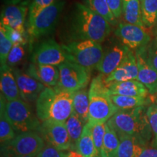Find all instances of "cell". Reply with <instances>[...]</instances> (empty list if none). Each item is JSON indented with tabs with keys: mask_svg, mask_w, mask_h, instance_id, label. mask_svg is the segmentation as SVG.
<instances>
[{
	"mask_svg": "<svg viewBox=\"0 0 157 157\" xmlns=\"http://www.w3.org/2000/svg\"><path fill=\"white\" fill-rule=\"evenodd\" d=\"M69 42L93 40L102 43L111 32V25L84 4L74 5L67 25Z\"/></svg>",
	"mask_w": 157,
	"mask_h": 157,
	"instance_id": "obj_1",
	"label": "cell"
},
{
	"mask_svg": "<svg viewBox=\"0 0 157 157\" xmlns=\"http://www.w3.org/2000/svg\"><path fill=\"white\" fill-rule=\"evenodd\" d=\"M74 93L59 86L45 87L36 101V114L41 122H66L74 111Z\"/></svg>",
	"mask_w": 157,
	"mask_h": 157,
	"instance_id": "obj_2",
	"label": "cell"
},
{
	"mask_svg": "<svg viewBox=\"0 0 157 157\" xmlns=\"http://www.w3.org/2000/svg\"><path fill=\"white\" fill-rule=\"evenodd\" d=\"M107 122L117 134L135 137L146 146L151 143L153 134L147 117L146 106L119 110Z\"/></svg>",
	"mask_w": 157,
	"mask_h": 157,
	"instance_id": "obj_3",
	"label": "cell"
},
{
	"mask_svg": "<svg viewBox=\"0 0 157 157\" xmlns=\"http://www.w3.org/2000/svg\"><path fill=\"white\" fill-rule=\"evenodd\" d=\"M103 74L92 80L89 89V120L91 125L106 123L119 111L111 100L109 87L104 82Z\"/></svg>",
	"mask_w": 157,
	"mask_h": 157,
	"instance_id": "obj_4",
	"label": "cell"
},
{
	"mask_svg": "<svg viewBox=\"0 0 157 157\" xmlns=\"http://www.w3.org/2000/svg\"><path fill=\"white\" fill-rule=\"evenodd\" d=\"M5 113L15 132L19 133L38 132L41 122L29 103L22 99L7 101Z\"/></svg>",
	"mask_w": 157,
	"mask_h": 157,
	"instance_id": "obj_5",
	"label": "cell"
},
{
	"mask_svg": "<svg viewBox=\"0 0 157 157\" xmlns=\"http://www.w3.org/2000/svg\"><path fill=\"white\" fill-rule=\"evenodd\" d=\"M73 63H76L90 71L97 68L104 55L101 43L93 40L68 42L62 44Z\"/></svg>",
	"mask_w": 157,
	"mask_h": 157,
	"instance_id": "obj_6",
	"label": "cell"
},
{
	"mask_svg": "<svg viewBox=\"0 0 157 157\" xmlns=\"http://www.w3.org/2000/svg\"><path fill=\"white\" fill-rule=\"evenodd\" d=\"M45 145L42 137L37 132L18 134L6 144L2 146L5 157H25L36 156Z\"/></svg>",
	"mask_w": 157,
	"mask_h": 157,
	"instance_id": "obj_7",
	"label": "cell"
},
{
	"mask_svg": "<svg viewBox=\"0 0 157 157\" xmlns=\"http://www.w3.org/2000/svg\"><path fill=\"white\" fill-rule=\"evenodd\" d=\"M64 0H56L27 25V33L31 40L48 36L56 29L65 7Z\"/></svg>",
	"mask_w": 157,
	"mask_h": 157,
	"instance_id": "obj_8",
	"label": "cell"
},
{
	"mask_svg": "<svg viewBox=\"0 0 157 157\" xmlns=\"http://www.w3.org/2000/svg\"><path fill=\"white\" fill-rule=\"evenodd\" d=\"M32 63L35 64L58 66L66 62H72L63 45L52 39H45L35 48L32 53Z\"/></svg>",
	"mask_w": 157,
	"mask_h": 157,
	"instance_id": "obj_9",
	"label": "cell"
},
{
	"mask_svg": "<svg viewBox=\"0 0 157 157\" xmlns=\"http://www.w3.org/2000/svg\"><path fill=\"white\" fill-rule=\"evenodd\" d=\"M60 78L58 86L72 93L84 89L90 80V71L76 63L66 62L58 66Z\"/></svg>",
	"mask_w": 157,
	"mask_h": 157,
	"instance_id": "obj_10",
	"label": "cell"
},
{
	"mask_svg": "<svg viewBox=\"0 0 157 157\" xmlns=\"http://www.w3.org/2000/svg\"><path fill=\"white\" fill-rule=\"evenodd\" d=\"M37 132L48 143L61 151H71V141L65 122L43 121Z\"/></svg>",
	"mask_w": 157,
	"mask_h": 157,
	"instance_id": "obj_11",
	"label": "cell"
},
{
	"mask_svg": "<svg viewBox=\"0 0 157 157\" xmlns=\"http://www.w3.org/2000/svg\"><path fill=\"white\" fill-rule=\"evenodd\" d=\"M115 35L121 41V43L130 50H137L146 48L151 40L150 34L144 27L126 22L118 25Z\"/></svg>",
	"mask_w": 157,
	"mask_h": 157,
	"instance_id": "obj_12",
	"label": "cell"
},
{
	"mask_svg": "<svg viewBox=\"0 0 157 157\" xmlns=\"http://www.w3.org/2000/svg\"><path fill=\"white\" fill-rule=\"evenodd\" d=\"M146 48L135 50L138 76L137 81L148 89L150 95L157 94V71L148 62L146 56Z\"/></svg>",
	"mask_w": 157,
	"mask_h": 157,
	"instance_id": "obj_13",
	"label": "cell"
},
{
	"mask_svg": "<svg viewBox=\"0 0 157 157\" xmlns=\"http://www.w3.org/2000/svg\"><path fill=\"white\" fill-rule=\"evenodd\" d=\"M13 69L21 99L27 103L36 101L39 96L46 87L29 76L25 71L17 68H13Z\"/></svg>",
	"mask_w": 157,
	"mask_h": 157,
	"instance_id": "obj_14",
	"label": "cell"
},
{
	"mask_svg": "<svg viewBox=\"0 0 157 157\" xmlns=\"http://www.w3.org/2000/svg\"><path fill=\"white\" fill-rule=\"evenodd\" d=\"M25 4L19 5H5L1 11L0 24L10 27L25 35V21L29 7Z\"/></svg>",
	"mask_w": 157,
	"mask_h": 157,
	"instance_id": "obj_15",
	"label": "cell"
},
{
	"mask_svg": "<svg viewBox=\"0 0 157 157\" xmlns=\"http://www.w3.org/2000/svg\"><path fill=\"white\" fill-rule=\"evenodd\" d=\"M129 50L130 49L122 43L111 45L105 52H104L103 58L96 69L105 76L110 75L119 67Z\"/></svg>",
	"mask_w": 157,
	"mask_h": 157,
	"instance_id": "obj_16",
	"label": "cell"
},
{
	"mask_svg": "<svg viewBox=\"0 0 157 157\" xmlns=\"http://www.w3.org/2000/svg\"><path fill=\"white\" fill-rule=\"evenodd\" d=\"M137 76L138 68L136 58L134 52L130 50L119 67L110 75L104 77V82L109 86L117 82L137 80Z\"/></svg>",
	"mask_w": 157,
	"mask_h": 157,
	"instance_id": "obj_17",
	"label": "cell"
},
{
	"mask_svg": "<svg viewBox=\"0 0 157 157\" xmlns=\"http://www.w3.org/2000/svg\"><path fill=\"white\" fill-rule=\"evenodd\" d=\"M25 72L47 87H56L60 78L59 68L55 66L31 63L28 66Z\"/></svg>",
	"mask_w": 157,
	"mask_h": 157,
	"instance_id": "obj_18",
	"label": "cell"
},
{
	"mask_svg": "<svg viewBox=\"0 0 157 157\" xmlns=\"http://www.w3.org/2000/svg\"><path fill=\"white\" fill-rule=\"evenodd\" d=\"M0 89L1 95L7 101L21 99L13 68L7 64L1 66L0 68Z\"/></svg>",
	"mask_w": 157,
	"mask_h": 157,
	"instance_id": "obj_19",
	"label": "cell"
},
{
	"mask_svg": "<svg viewBox=\"0 0 157 157\" xmlns=\"http://www.w3.org/2000/svg\"><path fill=\"white\" fill-rule=\"evenodd\" d=\"M107 87H109L111 95L147 98L149 95L148 89L137 80L117 82L110 84Z\"/></svg>",
	"mask_w": 157,
	"mask_h": 157,
	"instance_id": "obj_20",
	"label": "cell"
},
{
	"mask_svg": "<svg viewBox=\"0 0 157 157\" xmlns=\"http://www.w3.org/2000/svg\"><path fill=\"white\" fill-rule=\"evenodd\" d=\"M120 140L115 157H139L146 145L137 137L124 134H118Z\"/></svg>",
	"mask_w": 157,
	"mask_h": 157,
	"instance_id": "obj_21",
	"label": "cell"
},
{
	"mask_svg": "<svg viewBox=\"0 0 157 157\" xmlns=\"http://www.w3.org/2000/svg\"><path fill=\"white\" fill-rule=\"evenodd\" d=\"M75 151L83 157H101L95 148L92 134V127L90 123L84 125L83 132L78 139Z\"/></svg>",
	"mask_w": 157,
	"mask_h": 157,
	"instance_id": "obj_22",
	"label": "cell"
},
{
	"mask_svg": "<svg viewBox=\"0 0 157 157\" xmlns=\"http://www.w3.org/2000/svg\"><path fill=\"white\" fill-rule=\"evenodd\" d=\"M122 15L126 23L146 28L141 16V0H122Z\"/></svg>",
	"mask_w": 157,
	"mask_h": 157,
	"instance_id": "obj_23",
	"label": "cell"
},
{
	"mask_svg": "<svg viewBox=\"0 0 157 157\" xmlns=\"http://www.w3.org/2000/svg\"><path fill=\"white\" fill-rule=\"evenodd\" d=\"M89 90H87V88L85 87L74 93V111L86 124L89 120Z\"/></svg>",
	"mask_w": 157,
	"mask_h": 157,
	"instance_id": "obj_24",
	"label": "cell"
},
{
	"mask_svg": "<svg viewBox=\"0 0 157 157\" xmlns=\"http://www.w3.org/2000/svg\"><path fill=\"white\" fill-rule=\"evenodd\" d=\"M119 135L109 123L105 124V132L104 136L103 146L101 150V157H115L119 148Z\"/></svg>",
	"mask_w": 157,
	"mask_h": 157,
	"instance_id": "obj_25",
	"label": "cell"
},
{
	"mask_svg": "<svg viewBox=\"0 0 157 157\" xmlns=\"http://www.w3.org/2000/svg\"><path fill=\"white\" fill-rule=\"evenodd\" d=\"M7 101L1 95L0 99V140L2 146L15 138V131L7 119L5 113V104Z\"/></svg>",
	"mask_w": 157,
	"mask_h": 157,
	"instance_id": "obj_26",
	"label": "cell"
},
{
	"mask_svg": "<svg viewBox=\"0 0 157 157\" xmlns=\"http://www.w3.org/2000/svg\"><path fill=\"white\" fill-rule=\"evenodd\" d=\"M65 123L71 141V151H75L78 139L81 137L86 123H84L74 111L72 112Z\"/></svg>",
	"mask_w": 157,
	"mask_h": 157,
	"instance_id": "obj_27",
	"label": "cell"
},
{
	"mask_svg": "<svg viewBox=\"0 0 157 157\" xmlns=\"http://www.w3.org/2000/svg\"><path fill=\"white\" fill-rule=\"evenodd\" d=\"M83 4L92 11L106 20L111 25H115L117 23V19L111 13L107 0H83Z\"/></svg>",
	"mask_w": 157,
	"mask_h": 157,
	"instance_id": "obj_28",
	"label": "cell"
},
{
	"mask_svg": "<svg viewBox=\"0 0 157 157\" xmlns=\"http://www.w3.org/2000/svg\"><path fill=\"white\" fill-rule=\"evenodd\" d=\"M141 16L145 27L157 25V0H141Z\"/></svg>",
	"mask_w": 157,
	"mask_h": 157,
	"instance_id": "obj_29",
	"label": "cell"
},
{
	"mask_svg": "<svg viewBox=\"0 0 157 157\" xmlns=\"http://www.w3.org/2000/svg\"><path fill=\"white\" fill-rule=\"evenodd\" d=\"M113 103L119 110L132 109L135 108L146 106L150 103V100L147 98L131 97L124 95H111Z\"/></svg>",
	"mask_w": 157,
	"mask_h": 157,
	"instance_id": "obj_30",
	"label": "cell"
},
{
	"mask_svg": "<svg viewBox=\"0 0 157 157\" xmlns=\"http://www.w3.org/2000/svg\"><path fill=\"white\" fill-rule=\"evenodd\" d=\"M56 1V0H32L29 7V18L27 25L32 23L41 12L50 6Z\"/></svg>",
	"mask_w": 157,
	"mask_h": 157,
	"instance_id": "obj_31",
	"label": "cell"
},
{
	"mask_svg": "<svg viewBox=\"0 0 157 157\" xmlns=\"http://www.w3.org/2000/svg\"><path fill=\"white\" fill-rule=\"evenodd\" d=\"M147 117L154 136L151 145L157 148V105L155 103L147 108Z\"/></svg>",
	"mask_w": 157,
	"mask_h": 157,
	"instance_id": "obj_32",
	"label": "cell"
},
{
	"mask_svg": "<svg viewBox=\"0 0 157 157\" xmlns=\"http://www.w3.org/2000/svg\"><path fill=\"white\" fill-rule=\"evenodd\" d=\"M13 44L6 36L5 31L0 29V64L1 66L7 64V58Z\"/></svg>",
	"mask_w": 157,
	"mask_h": 157,
	"instance_id": "obj_33",
	"label": "cell"
},
{
	"mask_svg": "<svg viewBox=\"0 0 157 157\" xmlns=\"http://www.w3.org/2000/svg\"><path fill=\"white\" fill-rule=\"evenodd\" d=\"M105 124L106 123L96 124L94 125L90 124L92 127V134H93L94 143H95V148L97 149L98 152L99 153L100 156H101V154L103 139L104 136H105Z\"/></svg>",
	"mask_w": 157,
	"mask_h": 157,
	"instance_id": "obj_34",
	"label": "cell"
},
{
	"mask_svg": "<svg viewBox=\"0 0 157 157\" xmlns=\"http://www.w3.org/2000/svg\"><path fill=\"white\" fill-rule=\"evenodd\" d=\"M24 46L25 45L21 44H13L7 58V66L10 67H14L20 62L22 61L25 56Z\"/></svg>",
	"mask_w": 157,
	"mask_h": 157,
	"instance_id": "obj_35",
	"label": "cell"
},
{
	"mask_svg": "<svg viewBox=\"0 0 157 157\" xmlns=\"http://www.w3.org/2000/svg\"><path fill=\"white\" fill-rule=\"evenodd\" d=\"M0 29L5 31L6 36H7L11 42L13 44H21L23 45L26 44V36H24L22 34L17 31L15 29H13L10 27L5 26V25L0 24Z\"/></svg>",
	"mask_w": 157,
	"mask_h": 157,
	"instance_id": "obj_36",
	"label": "cell"
},
{
	"mask_svg": "<svg viewBox=\"0 0 157 157\" xmlns=\"http://www.w3.org/2000/svg\"><path fill=\"white\" fill-rule=\"evenodd\" d=\"M64 151L58 150L48 143H45L44 148L36 155V157H64Z\"/></svg>",
	"mask_w": 157,
	"mask_h": 157,
	"instance_id": "obj_37",
	"label": "cell"
},
{
	"mask_svg": "<svg viewBox=\"0 0 157 157\" xmlns=\"http://www.w3.org/2000/svg\"><path fill=\"white\" fill-rule=\"evenodd\" d=\"M146 56L148 62L157 71V42L154 39L147 46Z\"/></svg>",
	"mask_w": 157,
	"mask_h": 157,
	"instance_id": "obj_38",
	"label": "cell"
},
{
	"mask_svg": "<svg viewBox=\"0 0 157 157\" xmlns=\"http://www.w3.org/2000/svg\"><path fill=\"white\" fill-rule=\"evenodd\" d=\"M111 13L117 20L122 15V0H107Z\"/></svg>",
	"mask_w": 157,
	"mask_h": 157,
	"instance_id": "obj_39",
	"label": "cell"
},
{
	"mask_svg": "<svg viewBox=\"0 0 157 157\" xmlns=\"http://www.w3.org/2000/svg\"><path fill=\"white\" fill-rule=\"evenodd\" d=\"M139 157H157V148L148 145L143 150Z\"/></svg>",
	"mask_w": 157,
	"mask_h": 157,
	"instance_id": "obj_40",
	"label": "cell"
},
{
	"mask_svg": "<svg viewBox=\"0 0 157 157\" xmlns=\"http://www.w3.org/2000/svg\"><path fill=\"white\" fill-rule=\"evenodd\" d=\"M6 5H19V4H25L27 5L28 0H4Z\"/></svg>",
	"mask_w": 157,
	"mask_h": 157,
	"instance_id": "obj_41",
	"label": "cell"
},
{
	"mask_svg": "<svg viewBox=\"0 0 157 157\" xmlns=\"http://www.w3.org/2000/svg\"><path fill=\"white\" fill-rule=\"evenodd\" d=\"M64 157H83L81 154H78L75 151H69L68 153L65 154Z\"/></svg>",
	"mask_w": 157,
	"mask_h": 157,
	"instance_id": "obj_42",
	"label": "cell"
},
{
	"mask_svg": "<svg viewBox=\"0 0 157 157\" xmlns=\"http://www.w3.org/2000/svg\"><path fill=\"white\" fill-rule=\"evenodd\" d=\"M154 40L157 42V25L154 28Z\"/></svg>",
	"mask_w": 157,
	"mask_h": 157,
	"instance_id": "obj_43",
	"label": "cell"
},
{
	"mask_svg": "<svg viewBox=\"0 0 157 157\" xmlns=\"http://www.w3.org/2000/svg\"><path fill=\"white\" fill-rule=\"evenodd\" d=\"M155 103H156V105H157V96H156V99H155Z\"/></svg>",
	"mask_w": 157,
	"mask_h": 157,
	"instance_id": "obj_44",
	"label": "cell"
},
{
	"mask_svg": "<svg viewBox=\"0 0 157 157\" xmlns=\"http://www.w3.org/2000/svg\"><path fill=\"white\" fill-rule=\"evenodd\" d=\"M25 157H36V156H25Z\"/></svg>",
	"mask_w": 157,
	"mask_h": 157,
	"instance_id": "obj_45",
	"label": "cell"
}]
</instances>
